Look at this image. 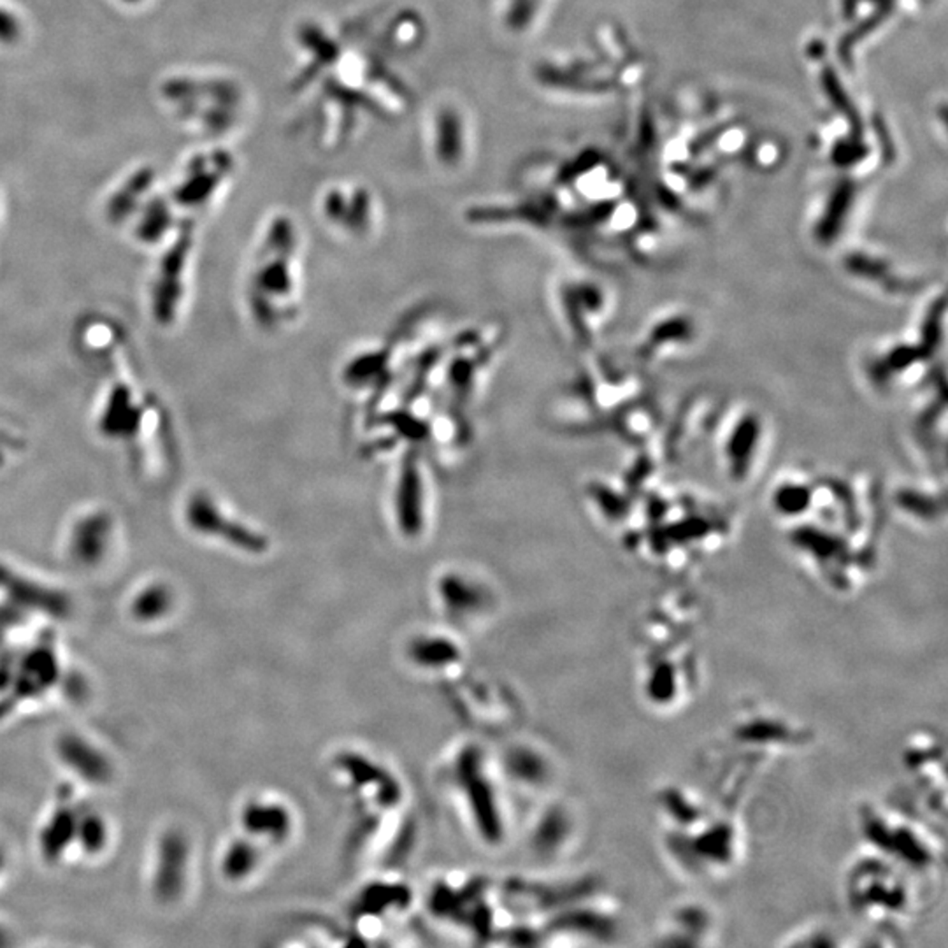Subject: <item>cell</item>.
Returning a JSON list of instances; mask_svg holds the SVG:
<instances>
[{
    "label": "cell",
    "mask_w": 948,
    "mask_h": 948,
    "mask_svg": "<svg viewBox=\"0 0 948 948\" xmlns=\"http://www.w3.org/2000/svg\"><path fill=\"white\" fill-rule=\"evenodd\" d=\"M246 301L253 321L272 334L290 329L302 315V237L290 214H276L269 222L250 272Z\"/></svg>",
    "instance_id": "obj_1"
},
{
    "label": "cell",
    "mask_w": 948,
    "mask_h": 948,
    "mask_svg": "<svg viewBox=\"0 0 948 948\" xmlns=\"http://www.w3.org/2000/svg\"><path fill=\"white\" fill-rule=\"evenodd\" d=\"M429 473L425 471L420 449L406 448L400 453L392 489V513L397 527L406 536H419L430 513Z\"/></svg>",
    "instance_id": "obj_2"
},
{
    "label": "cell",
    "mask_w": 948,
    "mask_h": 948,
    "mask_svg": "<svg viewBox=\"0 0 948 948\" xmlns=\"http://www.w3.org/2000/svg\"><path fill=\"white\" fill-rule=\"evenodd\" d=\"M320 211L338 234L351 239L370 236L378 220L376 201L368 188L360 184L329 186L321 195Z\"/></svg>",
    "instance_id": "obj_3"
},
{
    "label": "cell",
    "mask_w": 948,
    "mask_h": 948,
    "mask_svg": "<svg viewBox=\"0 0 948 948\" xmlns=\"http://www.w3.org/2000/svg\"><path fill=\"white\" fill-rule=\"evenodd\" d=\"M432 150L441 165L455 169L469 153V127L460 109L439 105L432 116Z\"/></svg>",
    "instance_id": "obj_4"
}]
</instances>
